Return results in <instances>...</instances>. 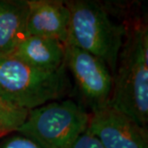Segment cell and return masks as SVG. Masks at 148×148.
Wrapping results in <instances>:
<instances>
[{"instance_id":"9","label":"cell","mask_w":148,"mask_h":148,"mask_svg":"<svg viewBox=\"0 0 148 148\" xmlns=\"http://www.w3.org/2000/svg\"><path fill=\"white\" fill-rule=\"evenodd\" d=\"M28 0H0V55L12 54L28 36Z\"/></svg>"},{"instance_id":"6","label":"cell","mask_w":148,"mask_h":148,"mask_svg":"<svg viewBox=\"0 0 148 148\" xmlns=\"http://www.w3.org/2000/svg\"><path fill=\"white\" fill-rule=\"evenodd\" d=\"M87 130L104 148H148L147 129L110 104L92 112Z\"/></svg>"},{"instance_id":"1","label":"cell","mask_w":148,"mask_h":148,"mask_svg":"<svg viewBox=\"0 0 148 148\" xmlns=\"http://www.w3.org/2000/svg\"><path fill=\"white\" fill-rule=\"evenodd\" d=\"M110 105L147 128L148 123V30L127 29L114 75Z\"/></svg>"},{"instance_id":"12","label":"cell","mask_w":148,"mask_h":148,"mask_svg":"<svg viewBox=\"0 0 148 148\" xmlns=\"http://www.w3.org/2000/svg\"><path fill=\"white\" fill-rule=\"evenodd\" d=\"M69 148H104L101 142L87 129L79 135Z\"/></svg>"},{"instance_id":"7","label":"cell","mask_w":148,"mask_h":148,"mask_svg":"<svg viewBox=\"0 0 148 148\" xmlns=\"http://www.w3.org/2000/svg\"><path fill=\"white\" fill-rule=\"evenodd\" d=\"M28 36L51 38L67 43L70 11L66 2L58 0H28Z\"/></svg>"},{"instance_id":"8","label":"cell","mask_w":148,"mask_h":148,"mask_svg":"<svg viewBox=\"0 0 148 148\" xmlns=\"http://www.w3.org/2000/svg\"><path fill=\"white\" fill-rule=\"evenodd\" d=\"M12 54L42 71L53 72L65 65V45L51 38L28 36Z\"/></svg>"},{"instance_id":"10","label":"cell","mask_w":148,"mask_h":148,"mask_svg":"<svg viewBox=\"0 0 148 148\" xmlns=\"http://www.w3.org/2000/svg\"><path fill=\"white\" fill-rule=\"evenodd\" d=\"M28 112L0 99V138L16 132L27 119Z\"/></svg>"},{"instance_id":"11","label":"cell","mask_w":148,"mask_h":148,"mask_svg":"<svg viewBox=\"0 0 148 148\" xmlns=\"http://www.w3.org/2000/svg\"><path fill=\"white\" fill-rule=\"evenodd\" d=\"M0 148H41L30 138L14 132L0 138Z\"/></svg>"},{"instance_id":"5","label":"cell","mask_w":148,"mask_h":148,"mask_svg":"<svg viewBox=\"0 0 148 148\" xmlns=\"http://www.w3.org/2000/svg\"><path fill=\"white\" fill-rule=\"evenodd\" d=\"M65 65L92 112L110 104L114 77L103 61L68 43L65 45Z\"/></svg>"},{"instance_id":"3","label":"cell","mask_w":148,"mask_h":148,"mask_svg":"<svg viewBox=\"0 0 148 148\" xmlns=\"http://www.w3.org/2000/svg\"><path fill=\"white\" fill-rule=\"evenodd\" d=\"M66 3L70 11L69 36L66 44H72L100 58L114 77L127 28L113 20L106 7L100 3L76 0Z\"/></svg>"},{"instance_id":"4","label":"cell","mask_w":148,"mask_h":148,"mask_svg":"<svg viewBox=\"0 0 148 148\" xmlns=\"http://www.w3.org/2000/svg\"><path fill=\"white\" fill-rule=\"evenodd\" d=\"M90 115L73 100L54 101L33 109L16 132L41 148H69L88 127Z\"/></svg>"},{"instance_id":"2","label":"cell","mask_w":148,"mask_h":148,"mask_svg":"<svg viewBox=\"0 0 148 148\" xmlns=\"http://www.w3.org/2000/svg\"><path fill=\"white\" fill-rule=\"evenodd\" d=\"M71 88L66 65L47 72L12 54L0 55V99L12 106L30 111L61 100Z\"/></svg>"}]
</instances>
